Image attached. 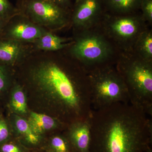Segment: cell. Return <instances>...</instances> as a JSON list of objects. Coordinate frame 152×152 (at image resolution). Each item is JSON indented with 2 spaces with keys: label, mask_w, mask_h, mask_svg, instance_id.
<instances>
[{
  "label": "cell",
  "mask_w": 152,
  "mask_h": 152,
  "mask_svg": "<svg viewBox=\"0 0 152 152\" xmlns=\"http://www.w3.org/2000/svg\"><path fill=\"white\" fill-rule=\"evenodd\" d=\"M30 77L41 94L49 100L56 117L68 124L89 118L92 112L88 71L82 65L74 70L53 60L40 62Z\"/></svg>",
  "instance_id": "1"
},
{
  "label": "cell",
  "mask_w": 152,
  "mask_h": 152,
  "mask_svg": "<svg viewBox=\"0 0 152 152\" xmlns=\"http://www.w3.org/2000/svg\"><path fill=\"white\" fill-rule=\"evenodd\" d=\"M90 122L89 152H146L151 145V118L130 103L93 110Z\"/></svg>",
  "instance_id": "2"
},
{
  "label": "cell",
  "mask_w": 152,
  "mask_h": 152,
  "mask_svg": "<svg viewBox=\"0 0 152 152\" xmlns=\"http://www.w3.org/2000/svg\"><path fill=\"white\" fill-rule=\"evenodd\" d=\"M137 57L121 62L117 70L126 85L130 103L152 117V62Z\"/></svg>",
  "instance_id": "3"
},
{
  "label": "cell",
  "mask_w": 152,
  "mask_h": 152,
  "mask_svg": "<svg viewBox=\"0 0 152 152\" xmlns=\"http://www.w3.org/2000/svg\"><path fill=\"white\" fill-rule=\"evenodd\" d=\"M88 73L93 110L117 103H129L126 85L117 69L105 64Z\"/></svg>",
  "instance_id": "4"
},
{
  "label": "cell",
  "mask_w": 152,
  "mask_h": 152,
  "mask_svg": "<svg viewBox=\"0 0 152 152\" xmlns=\"http://www.w3.org/2000/svg\"><path fill=\"white\" fill-rule=\"evenodd\" d=\"M70 52L88 72L104 65L113 53L111 44L102 34L85 30L73 42Z\"/></svg>",
  "instance_id": "5"
},
{
  "label": "cell",
  "mask_w": 152,
  "mask_h": 152,
  "mask_svg": "<svg viewBox=\"0 0 152 152\" xmlns=\"http://www.w3.org/2000/svg\"><path fill=\"white\" fill-rule=\"evenodd\" d=\"M17 7L33 23L47 29H58L69 23L70 12L52 0H20Z\"/></svg>",
  "instance_id": "6"
},
{
  "label": "cell",
  "mask_w": 152,
  "mask_h": 152,
  "mask_svg": "<svg viewBox=\"0 0 152 152\" xmlns=\"http://www.w3.org/2000/svg\"><path fill=\"white\" fill-rule=\"evenodd\" d=\"M145 22L142 15L130 14L113 16L107 19L106 31L120 44L134 45L140 34L145 30Z\"/></svg>",
  "instance_id": "7"
},
{
  "label": "cell",
  "mask_w": 152,
  "mask_h": 152,
  "mask_svg": "<svg viewBox=\"0 0 152 152\" xmlns=\"http://www.w3.org/2000/svg\"><path fill=\"white\" fill-rule=\"evenodd\" d=\"M36 24L23 14L20 13L6 24L1 38L20 42L32 43L49 31Z\"/></svg>",
  "instance_id": "8"
},
{
  "label": "cell",
  "mask_w": 152,
  "mask_h": 152,
  "mask_svg": "<svg viewBox=\"0 0 152 152\" xmlns=\"http://www.w3.org/2000/svg\"><path fill=\"white\" fill-rule=\"evenodd\" d=\"M104 6V0H81L75 3L72 15V23L83 31L89 29L100 18Z\"/></svg>",
  "instance_id": "9"
},
{
  "label": "cell",
  "mask_w": 152,
  "mask_h": 152,
  "mask_svg": "<svg viewBox=\"0 0 152 152\" xmlns=\"http://www.w3.org/2000/svg\"><path fill=\"white\" fill-rule=\"evenodd\" d=\"M66 129L64 135L74 152H89L91 140L90 117L73 122Z\"/></svg>",
  "instance_id": "10"
},
{
  "label": "cell",
  "mask_w": 152,
  "mask_h": 152,
  "mask_svg": "<svg viewBox=\"0 0 152 152\" xmlns=\"http://www.w3.org/2000/svg\"><path fill=\"white\" fill-rule=\"evenodd\" d=\"M27 50L24 43L0 37V64L12 66L26 56Z\"/></svg>",
  "instance_id": "11"
},
{
  "label": "cell",
  "mask_w": 152,
  "mask_h": 152,
  "mask_svg": "<svg viewBox=\"0 0 152 152\" xmlns=\"http://www.w3.org/2000/svg\"><path fill=\"white\" fill-rule=\"evenodd\" d=\"M27 120L33 132L40 136L49 131L65 129L68 125L56 117L34 112H30Z\"/></svg>",
  "instance_id": "12"
},
{
  "label": "cell",
  "mask_w": 152,
  "mask_h": 152,
  "mask_svg": "<svg viewBox=\"0 0 152 152\" xmlns=\"http://www.w3.org/2000/svg\"><path fill=\"white\" fill-rule=\"evenodd\" d=\"M12 125L20 141L25 147H35L39 145L42 136L36 134L30 127L26 119L22 116L13 114Z\"/></svg>",
  "instance_id": "13"
},
{
  "label": "cell",
  "mask_w": 152,
  "mask_h": 152,
  "mask_svg": "<svg viewBox=\"0 0 152 152\" xmlns=\"http://www.w3.org/2000/svg\"><path fill=\"white\" fill-rule=\"evenodd\" d=\"M69 39L61 37L49 31L32 43L37 50L44 51H56L71 45L72 44L69 42Z\"/></svg>",
  "instance_id": "14"
},
{
  "label": "cell",
  "mask_w": 152,
  "mask_h": 152,
  "mask_svg": "<svg viewBox=\"0 0 152 152\" xmlns=\"http://www.w3.org/2000/svg\"><path fill=\"white\" fill-rule=\"evenodd\" d=\"M9 107L14 114L23 116L28 113L26 97L23 87L15 84L11 92Z\"/></svg>",
  "instance_id": "15"
},
{
  "label": "cell",
  "mask_w": 152,
  "mask_h": 152,
  "mask_svg": "<svg viewBox=\"0 0 152 152\" xmlns=\"http://www.w3.org/2000/svg\"><path fill=\"white\" fill-rule=\"evenodd\" d=\"M138 56L152 62V32L145 29L138 36L134 44Z\"/></svg>",
  "instance_id": "16"
},
{
  "label": "cell",
  "mask_w": 152,
  "mask_h": 152,
  "mask_svg": "<svg viewBox=\"0 0 152 152\" xmlns=\"http://www.w3.org/2000/svg\"><path fill=\"white\" fill-rule=\"evenodd\" d=\"M105 6L119 15L133 13L140 8L141 0H104Z\"/></svg>",
  "instance_id": "17"
},
{
  "label": "cell",
  "mask_w": 152,
  "mask_h": 152,
  "mask_svg": "<svg viewBox=\"0 0 152 152\" xmlns=\"http://www.w3.org/2000/svg\"><path fill=\"white\" fill-rule=\"evenodd\" d=\"M50 152H74L72 148L64 134H57L49 140Z\"/></svg>",
  "instance_id": "18"
},
{
  "label": "cell",
  "mask_w": 152,
  "mask_h": 152,
  "mask_svg": "<svg viewBox=\"0 0 152 152\" xmlns=\"http://www.w3.org/2000/svg\"><path fill=\"white\" fill-rule=\"evenodd\" d=\"M20 13L9 0H0V20L8 23L12 18Z\"/></svg>",
  "instance_id": "19"
},
{
  "label": "cell",
  "mask_w": 152,
  "mask_h": 152,
  "mask_svg": "<svg viewBox=\"0 0 152 152\" xmlns=\"http://www.w3.org/2000/svg\"><path fill=\"white\" fill-rule=\"evenodd\" d=\"M0 152H27L26 147L21 143L10 140L0 145Z\"/></svg>",
  "instance_id": "20"
},
{
  "label": "cell",
  "mask_w": 152,
  "mask_h": 152,
  "mask_svg": "<svg viewBox=\"0 0 152 152\" xmlns=\"http://www.w3.org/2000/svg\"><path fill=\"white\" fill-rule=\"evenodd\" d=\"M10 83V78L7 66L0 64V94L6 92Z\"/></svg>",
  "instance_id": "21"
},
{
  "label": "cell",
  "mask_w": 152,
  "mask_h": 152,
  "mask_svg": "<svg viewBox=\"0 0 152 152\" xmlns=\"http://www.w3.org/2000/svg\"><path fill=\"white\" fill-rule=\"evenodd\" d=\"M11 130L4 118L0 117V145L10 140Z\"/></svg>",
  "instance_id": "22"
},
{
  "label": "cell",
  "mask_w": 152,
  "mask_h": 152,
  "mask_svg": "<svg viewBox=\"0 0 152 152\" xmlns=\"http://www.w3.org/2000/svg\"><path fill=\"white\" fill-rule=\"evenodd\" d=\"M142 11V16L145 21L152 23V0H141L140 8Z\"/></svg>",
  "instance_id": "23"
},
{
  "label": "cell",
  "mask_w": 152,
  "mask_h": 152,
  "mask_svg": "<svg viewBox=\"0 0 152 152\" xmlns=\"http://www.w3.org/2000/svg\"><path fill=\"white\" fill-rule=\"evenodd\" d=\"M58 6L64 9L68 12H70L72 7V0H52Z\"/></svg>",
  "instance_id": "24"
},
{
  "label": "cell",
  "mask_w": 152,
  "mask_h": 152,
  "mask_svg": "<svg viewBox=\"0 0 152 152\" xmlns=\"http://www.w3.org/2000/svg\"><path fill=\"white\" fill-rule=\"evenodd\" d=\"M7 23V22L0 20V37L1 36L3 31H4V28Z\"/></svg>",
  "instance_id": "25"
},
{
  "label": "cell",
  "mask_w": 152,
  "mask_h": 152,
  "mask_svg": "<svg viewBox=\"0 0 152 152\" xmlns=\"http://www.w3.org/2000/svg\"><path fill=\"white\" fill-rule=\"evenodd\" d=\"M146 152H152V150L151 146L148 147V149L147 150Z\"/></svg>",
  "instance_id": "26"
},
{
  "label": "cell",
  "mask_w": 152,
  "mask_h": 152,
  "mask_svg": "<svg viewBox=\"0 0 152 152\" xmlns=\"http://www.w3.org/2000/svg\"><path fill=\"white\" fill-rule=\"evenodd\" d=\"M80 1H81V0H75V3H78Z\"/></svg>",
  "instance_id": "27"
},
{
  "label": "cell",
  "mask_w": 152,
  "mask_h": 152,
  "mask_svg": "<svg viewBox=\"0 0 152 152\" xmlns=\"http://www.w3.org/2000/svg\"><path fill=\"white\" fill-rule=\"evenodd\" d=\"M18 1V2L19 1H20V0H17Z\"/></svg>",
  "instance_id": "28"
}]
</instances>
